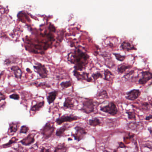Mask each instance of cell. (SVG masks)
I'll return each instance as SVG.
<instances>
[{
	"mask_svg": "<svg viewBox=\"0 0 152 152\" xmlns=\"http://www.w3.org/2000/svg\"><path fill=\"white\" fill-rule=\"evenodd\" d=\"M89 58V55L87 53L80 48H77L72 53H69L67 59L71 63L75 65V70L78 71L85 68Z\"/></svg>",
	"mask_w": 152,
	"mask_h": 152,
	"instance_id": "6da1fadb",
	"label": "cell"
},
{
	"mask_svg": "<svg viewBox=\"0 0 152 152\" xmlns=\"http://www.w3.org/2000/svg\"><path fill=\"white\" fill-rule=\"evenodd\" d=\"M95 106V104L93 99H86L83 101V106L80 109V111L86 114H89L94 111Z\"/></svg>",
	"mask_w": 152,
	"mask_h": 152,
	"instance_id": "7a4b0ae2",
	"label": "cell"
},
{
	"mask_svg": "<svg viewBox=\"0 0 152 152\" xmlns=\"http://www.w3.org/2000/svg\"><path fill=\"white\" fill-rule=\"evenodd\" d=\"M55 130L54 125L52 123L48 122L47 123L41 130V133L45 139H47L51 137Z\"/></svg>",
	"mask_w": 152,
	"mask_h": 152,
	"instance_id": "3957f363",
	"label": "cell"
},
{
	"mask_svg": "<svg viewBox=\"0 0 152 152\" xmlns=\"http://www.w3.org/2000/svg\"><path fill=\"white\" fill-rule=\"evenodd\" d=\"M101 111L108 113L112 116H115L117 114L118 110L116 104L113 102H110L107 105L100 108Z\"/></svg>",
	"mask_w": 152,
	"mask_h": 152,
	"instance_id": "277c9868",
	"label": "cell"
},
{
	"mask_svg": "<svg viewBox=\"0 0 152 152\" xmlns=\"http://www.w3.org/2000/svg\"><path fill=\"white\" fill-rule=\"evenodd\" d=\"M75 133H72L71 134V136L74 137L75 140L77 142H80L85 138L87 134V132L85 128L82 127L77 126L75 128Z\"/></svg>",
	"mask_w": 152,
	"mask_h": 152,
	"instance_id": "5b68a950",
	"label": "cell"
},
{
	"mask_svg": "<svg viewBox=\"0 0 152 152\" xmlns=\"http://www.w3.org/2000/svg\"><path fill=\"white\" fill-rule=\"evenodd\" d=\"M81 118L73 114H65L56 119L55 122L58 125H61L65 122H71L77 121Z\"/></svg>",
	"mask_w": 152,
	"mask_h": 152,
	"instance_id": "8992f818",
	"label": "cell"
},
{
	"mask_svg": "<svg viewBox=\"0 0 152 152\" xmlns=\"http://www.w3.org/2000/svg\"><path fill=\"white\" fill-rule=\"evenodd\" d=\"M35 72H36L42 78H46L48 77V71L47 68L41 63H38L33 66Z\"/></svg>",
	"mask_w": 152,
	"mask_h": 152,
	"instance_id": "52a82bcc",
	"label": "cell"
},
{
	"mask_svg": "<svg viewBox=\"0 0 152 152\" xmlns=\"http://www.w3.org/2000/svg\"><path fill=\"white\" fill-rule=\"evenodd\" d=\"M142 77L139 80V84L144 85L152 79V74L149 71H145L141 73Z\"/></svg>",
	"mask_w": 152,
	"mask_h": 152,
	"instance_id": "ba28073f",
	"label": "cell"
},
{
	"mask_svg": "<svg viewBox=\"0 0 152 152\" xmlns=\"http://www.w3.org/2000/svg\"><path fill=\"white\" fill-rule=\"evenodd\" d=\"M140 94L141 92L138 89H133L127 92L125 98L129 100L134 101L140 97Z\"/></svg>",
	"mask_w": 152,
	"mask_h": 152,
	"instance_id": "9c48e42d",
	"label": "cell"
},
{
	"mask_svg": "<svg viewBox=\"0 0 152 152\" xmlns=\"http://www.w3.org/2000/svg\"><path fill=\"white\" fill-rule=\"evenodd\" d=\"M73 74H74V76L78 80H85L88 82H90L92 81V78H89V74L87 73L83 72L81 74L78 71L75 70L73 71Z\"/></svg>",
	"mask_w": 152,
	"mask_h": 152,
	"instance_id": "30bf717a",
	"label": "cell"
},
{
	"mask_svg": "<svg viewBox=\"0 0 152 152\" xmlns=\"http://www.w3.org/2000/svg\"><path fill=\"white\" fill-rule=\"evenodd\" d=\"M35 142V135L30 133L25 138L23 139L20 142L21 143L24 145L29 146Z\"/></svg>",
	"mask_w": 152,
	"mask_h": 152,
	"instance_id": "8fae6325",
	"label": "cell"
},
{
	"mask_svg": "<svg viewBox=\"0 0 152 152\" xmlns=\"http://www.w3.org/2000/svg\"><path fill=\"white\" fill-rule=\"evenodd\" d=\"M121 47L123 50H126L128 51L137 50V48L134 47L132 44L127 41H124L122 42L121 45Z\"/></svg>",
	"mask_w": 152,
	"mask_h": 152,
	"instance_id": "7c38bea8",
	"label": "cell"
},
{
	"mask_svg": "<svg viewBox=\"0 0 152 152\" xmlns=\"http://www.w3.org/2000/svg\"><path fill=\"white\" fill-rule=\"evenodd\" d=\"M18 123V122H12L10 123L9 130L8 132L9 135H13L17 132L19 128Z\"/></svg>",
	"mask_w": 152,
	"mask_h": 152,
	"instance_id": "4fadbf2b",
	"label": "cell"
},
{
	"mask_svg": "<svg viewBox=\"0 0 152 152\" xmlns=\"http://www.w3.org/2000/svg\"><path fill=\"white\" fill-rule=\"evenodd\" d=\"M75 106L74 103L73 102L72 98L66 97L65 98V101L63 104V107L66 109H72Z\"/></svg>",
	"mask_w": 152,
	"mask_h": 152,
	"instance_id": "5bb4252c",
	"label": "cell"
},
{
	"mask_svg": "<svg viewBox=\"0 0 152 152\" xmlns=\"http://www.w3.org/2000/svg\"><path fill=\"white\" fill-rule=\"evenodd\" d=\"M70 126H68V125L66 124L60 128H58L56 132V135L58 137H61L64 136L65 134V131L69 129Z\"/></svg>",
	"mask_w": 152,
	"mask_h": 152,
	"instance_id": "9a60e30c",
	"label": "cell"
},
{
	"mask_svg": "<svg viewBox=\"0 0 152 152\" xmlns=\"http://www.w3.org/2000/svg\"><path fill=\"white\" fill-rule=\"evenodd\" d=\"M11 70L14 72L16 78H21L22 75V72L21 69L18 66H12L11 67Z\"/></svg>",
	"mask_w": 152,
	"mask_h": 152,
	"instance_id": "2e32d148",
	"label": "cell"
},
{
	"mask_svg": "<svg viewBox=\"0 0 152 152\" xmlns=\"http://www.w3.org/2000/svg\"><path fill=\"white\" fill-rule=\"evenodd\" d=\"M58 94V92L56 91L50 92L48 94V96L47 97V100L49 104H50L54 102L56 98L57 97Z\"/></svg>",
	"mask_w": 152,
	"mask_h": 152,
	"instance_id": "e0dca14e",
	"label": "cell"
},
{
	"mask_svg": "<svg viewBox=\"0 0 152 152\" xmlns=\"http://www.w3.org/2000/svg\"><path fill=\"white\" fill-rule=\"evenodd\" d=\"M45 104V102L44 101L39 102L37 103L34 105L32 106L30 109V111H33L36 112L40 110L42 107H43Z\"/></svg>",
	"mask_w": 152,
	"mask_h": 152,
	"instance_id": "ac0fdd59",
	"label": "cell"
},
{
	"mask_svg": "<svg viewBox=\"0 0 152 152\" xmlns=\"http://www.w3.org/2000/svg\"><path fill=\"white\" fill-rule=\"evenodd\" d=\"M139 124L137 122H130L127 124L126 128L128 130H131L132 131H137L138 129Z\"/></svg>",
	"mask_w": 152,
	"mask_h": 152,
	"instance_id": "d6986e66",
	"label": "cell"
},
{
	"mask_svg": "<svg viewBox=\"0 0 152 152\" xmlns=\"http://www.w3.org/2000/svg\"><path fill=\"white\" fill-rule=\"evenodd\" d=\"M68 147L64 143L58 145L55 148L54 152H67Z\"/></svg>",
	"mask_w": 152,
	"mask_h": 152,
	"instance_id": "ffe728a7",
	"label": "cell"
},
{
	"mask_svg": "<svg viewBox=\"0 0 152 152\" xmlns=\"http://www.w3.org/2000/svg\"><path fill=\"white\" fill-rule=\"evenodd\" d=\"M88 122L89 125L94 127H95L97 126H100L101 124V121H100L99 119L97 117L90 119Z\"/></svg>",
	"mask_w": 152,
	"mask_h": 152,
	"instance_id": "44dd1931",
	"label": "cell"
},
{
	"mask_svg": "<svg viewBox=\"0 0 152 152\" xmlns=\"http://www.w3.org/2000/svg\"><path fill=\"white\" fill-rule=\"evenodd\" d=\"M132 67L130 65H125L123 64H121V65H119L118 67V72L120 74L123 73L125 71H126L127 70L130 69Z\"/></svg>",
	"mask_w": 152,
	"mask_h": 152,
	"instance_id": "7402d4cb",
	"label": "cell"
},
{
	"mask_svg": "<svg viewBox=\"0 0 152 152\" xmlns=\"http://www.w3.org/2000/svg\"><path fill=\"white\" fill-rule=\"evenodd\" d=\"M104 79L107 81L110 80L113 76V74L108 70H104Z\"/></svg>",
	"mask_w": 152,
	"mask_h": 152,
	"instance_id": "603a6c76",
	"label": "cell"
},
{
	"mask_svg": "<svg viewBox=\"0 0 152 152\" xmlns=\"http://www.w3.org/2000/svg\"><path fill=\"white\" fill-rule=\"evenodd\" d=\"M126 113L128 115V118L130 120H136L137 118L134 111H127Z\"/></svg>",
	"mask_w": 152,
	"mask_h": 152,
	"instance_id": "cb8c5ba5",
	"label": "cell"
},
{
	"mask_svg": "<svg viewBox=\"0 0 152 152\" xmlns=\"http://www.w3.org/2000/svg\"><path fill=\"white\" fill-rule=\"evenodd\" d=\"M97 97L99 98H101L102 99L104 98H109V96L108 95L106 91L103 90L100 92H99L97 94Z\"/></svg>",
	"mask_w": 152,
	"mask_h": 152,
	"instance_id": "d4e9b609",
	"label": "cell"
},
{
	"mask_svg": "<svg viewBox=\"0 0 152 152\" xmlns=\"http://www.w3.org/2000/svg\"><path fill=\"white\" fill-rule=\"evenodd\" d=\"M113 54L115 56L116 59L120 62H123L126 58L125 56L122 55L119 53H113Z\"/></svg>",
	"mask_w": 152,
	"mask_h": 152,
	"instance_id": "484cf974",
	"label": "cell"
},
{
	"mask_svg": "<svg viewBox=\"0 0 152 152\" xmlns=\"http://www.w3.org/2000/svg\"><path fill=\"white\" fill-rule=\"evenodd\" d=\"M72 85V83L71 81H67L63 82L60 83V86L61 87L63 88H67L68 87H71Z\"/></svg>",
	"mask_w": 152,
	"mask_h": 152,
	"instance_id": "4316f807",
	"label": "cell"
},
{
	"mask_svg": "<svg viewBox=\"0 0 152 152\" xmlns=\"http://www.w3.org/2000/svg\"><path fill=\"white\" fill-rule=\"evenodd\" d=\"M17 140H18V139L17 138H16L15 137H13L12 139H11V140H9V141L8 143L3 145L2 146H3V147L5 148L10 146L11 145H12L14 143H15L16 142H17Z\"/></svg>",
	"mask_w": 152,
	"mask_h": 152,
	"instance_id": "83f0119b",
	"label": "cell"
},
{
	"mask_svg": "<svg viewBox=\"0 0 152 152\" xmlns=\"http://www.w3.org/2000/svg\"><path fill=\"white\" fill-rule=\"evenodd\" d=\"M29 130V128L26 125H23L21 128V130H20V133L26 134L28 132Z\"/></svg>",
	"mask_w": 152,
	"mask_h": 152,
	"instance_id": "f1b7e54d",
	"label": "cell"
},
{
	"mask_svg": "<svg viewBox=\"0 0 152 152\" xmlns=\"http://www.w3.org/2000/svg\"><path fill=\"white\" fill-rule=\"evenodd\" d=\"M102 75L99 72L95 73H93L92 75V77L94 78V80H95V81L97 80L98 78H102Z\"/></svg>",
	"mask_w": 152,
	"mask_h": 152,
	"instance_id": "f546056e",
	"label": "cell"
},
{
	"mask_svg": "<svg viewBox=\"0 0 152 152\" xmlns=\"http://www.w3.org/2000/svg\"><path fill=\"white\" fill-rule=\"evenodd\" d=\"M9 98L12 99H15V100H19L20 99V96L19 95L17 94H13L9 96Z\"/></svg>",
	"mask_w": 152,
	"mask_h": 152,
	"instance_id": "4dcf8cb0",
	"label": "cell"
},
{
	"mask_svg": "<svg viewBox=\"0 0 152 152\" xmlns=\"http://www.w3.org/2000/svg\"><path fill=\"white\" fill-rule=\"evenodd\" d=\"M6 99V97L2 92H0V102L2 100H4Z\"/></svg>",
	"mask_w": 152,
	"mask_h": 152,
	"instance_id": "1f68e13d",
	"label": "cell"
},
{
	"mask_svg": "<svg viewBox=\"0 0 152 152\" xmlns=\"http://www.w3.org/2000/svg\"><path fill=\"white\" fill-rule=\"evenodd\" d=\"M50 149H46L45 147H42L40 150V152H50Z\"/></svg>",
	"mask_w": 152,
	"mask_h": 152,
	"instance_id": "d6a6232c",
	"label": "cell"
},
{
	"mask_svg": "<svg viewBox=\"0 0 152 152\" xmlns=\"http://www.w3.org/2000/svg\"><path fill=\"white\" fill-rule=\"evenodd\" d=\"M11 63H12V61L10 59H6V60L5 61V64H6V65H9V64H10Z\"/></svg>",
	"mask_w": 152,
	"mask_h": 152,
	"instance_id": "836d02e7",
	"label": "cell"
},
{
	"mask_svg": "<svg viewBox=\"0 0 152 152\" xmlns=\"http://www.w3.org/2000/svg\"><path fill=\"white\" fill-rule=\"evenodd\" d=\"M152 115L150 114L149 116H147L145 117V120L147 121H149L152 119Z\"/></svg>",
	"mask_w": 152,
	"mask_h": 152,
	"instance_id": "e575fe53",
	"label": "cell"
},
{
	"mask_svg": "<svg viewBox=\"0 0 152 152\" xmlns=\"http://www.w3.org/2000/svg\"><path fill=\"white\" fill-rule=\"evenodd\" d=\"M142 105L144 106L145 107H147L148 106H149V104H148V103H144L142 104Z\"/></svg>",
	"mask_w": 152,
	"mask_h": 152,
	"instance_id": "d590c367",
	"label": "cell"
},
{
	"mask_svg": "<svg viewBox=\"0 0 152 152\" xmlns=\"http://www.w3.org/2000/svg\"><path fill=\"white\" fill-rule=\"evenodd\" d=\"M148 130H149V132H150V133L151 134V133H152V127H149V128H148Z\"/></svg>",
	"mask_w": 152,
	"mask_h": 152,
	"instance_id": "8d00e7d4",
	"label": "cell"
},
{
	"mask_svg": "<svg viewBox=\"0 0 152 152\" xmlns=\"http://www.w3.org/2000/svg\"><path fill=\"white\" fill-rule=\"evenodd\" d=\"M3 73H4V72H3V71H2V72L1 73V74H0V78H1V77H2V75H3Z\"/></svg>",
	"mask_w": 152,
	"mask_h": 152,
	"instance_id": "74e56055",
	"label": "cell"
}]
</instances>
